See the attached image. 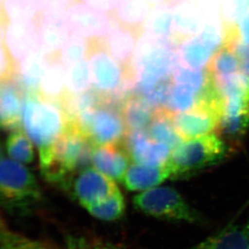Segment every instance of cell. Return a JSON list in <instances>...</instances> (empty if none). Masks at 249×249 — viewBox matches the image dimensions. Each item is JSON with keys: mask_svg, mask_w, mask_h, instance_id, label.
I'll return each instance as SVG.
<instances>
[{"mask_svg": "<svg viewBox=\"0 0 249 249\" xmlns=\"http://www.w3.org/2000/svg\"><path fill=\"white\" fill-rule=\"evenodd\" d=\"M147 2L151 5V6H153V7H155L157 5L160 4V3H163V2H166V0H146Z\"/></svg>", "mask_w": 249, "mask_h": 249, "instance_id": "60d3db41", "label": "cell"}, {"mask_svg": "<svg viewBox=\"0 0 249 249\" xmlns=\"http://www.w3.org/2000/svg\"><path fill=\"white\" fill-rule=\"evenodd\" d=\"M248 249H249V248H248Z\"/></svg>", "mask_w": 249, "mask_h": 249, "instance_id": "f6af8a7d", "label": "cell"}, {"mask_svg": "<svg viewBox=\"0 0 249 249\" xmlns=\"http://www.w3.org/2000/svg\"><path fill=\"white\" fill-rule=\"evenodd\" d=\"M177 49L171 40L141 34L132 59L136 77L133 93L138 94L173 75L178 65Z\"/></svg>", "mask_w": 249, "mask_h": 249, "instance_id": "3957f363", "label": "cell"}, {"mask_svg": "<svg viewBox=\"0 0 249 249\" xmlns=\"http://www.w3.org/2000/svg\"><path fill=\"white\" fill-rule=\"evenodd\" d=\"M150 6L146 0H119L114 18L120 25L140 33L148 19Z\"/></svg>", "mask_w": 249, "mask_h": 249, "instance_id": "cb8c5ba5", "label": "cell"}, {"mask_svg": "<svg viewBox=\"0 0 249 249\" xmlns=\"http://www.w3.org/2000/svg\"><path fill=\"white\" fill-rule=\"evenodd\" d=\"M7 154L13 160L22 164H29L34 160V151L30 138L20 128L12 131L6 142Z\"/></svg>", "mask_w": 249, "mask_h": 249, "instance_id": "83f0119b", "label": "cell"}, {"mask_svg": "<svg viewBox=\"0 0 249 249\" xmlns=\"http://www.w3.org/2000/svg\"><path fill=\"white\" fill-rule=\"evenodd\" d=\"M71 182L73 196L85 208L106 201L117 189L114 180L89 167L78 172Z\"/></svg>", "mask_w": 249, "mask_h": 249, "instance_id": "ba28073f", "label": "cell"}, {"mask_svg": "<svg viewBox=\"0 0 249 249\" xmlns=\"http://www.w3.org/2000/svg\"><path fill=\"white\" fill-rule=\"evenodd\" d=\"M207 70L214 76L215 81L223 80L242 73V63L233 50L222 46L210 60Z\"/></svg>", "mask_w": 249, "mask_h": 249, "instance_id": "4316f807", "label": "cell"}, {"mask_svg": "<svg viewBox=\"0 0 249 249\" xmlns=\"http://www.w3.org/2000/svg\"><path fill=\"white\" fill-rule=\"evenodd\" d=\"M2 10L7 23L34 22L40 17L32 0H3Z\"/></svg>", "mask_w": 249, "mask_h": 249, "instance_id": "4dcf8cb0", "label": "cell"}, {"mask_svg": "<svg viewBox=\"0 0 249 249\" xmlns=\"http://www.w3.org/2000/svg\"><path fill=\"white\" fill-rule=\"evenodd\" d=\"M124 143L131 158L139 165L164 166L171 153L166 144L153 140L145 130L127 131Z\"/></svg>", "mask_w": 249, "mask_h": 249, "instance_id": "8fae6325", "label": "cell"}, {"mask_svg": "<svg viewBox=\"0 0 249 249\" xmlns=\"http://www.w3.org/2000/svg\"><path fill=\"white\" fill-rule=\"evenodd\" d=\"M73 123L94 146L121 143L127 135L121 109L108 104L84 111Z\"/></svg>", "mask_w": 249, "mask_h": 249, "instance_id": "52a82bcc", "label": "cell"}, {"mask_svg": "<svg viewBox=\"0 0 249 249\" xmlns=\"http://www.w3.org/2000/svg\"><path fill=\"white\" fill-rule=\"evenodd\" d=\"M121 111L127 131H138L148 127L156 109L145 99L133 93L124 102Z\"/></svg>", "mask_w": 249, "mask_h": 249, "instance_id": "7402d4cb", "label": "cell"}, {"mask_svg": "<svg viewBox=\"0 0 249 249\" xmlns=\"http://www.w3.org/2000/svg\"><path fill=\"white\" fill-rule=\"evenodd\" d=\"M212 53L203 44L198 35L184 40L177 49L178 65L195 71H202L207 68Z\"/></svg>", "mask_w": 249, "mask_h": 249, "instance_id": "603a6c76", "label": "cell"}, {"mask_svg": "<svg viewBox=\"0 0 249 249\" xmlns=\"http://www.w3.org/2000/svg\"><path fill=\"white\" fill-rule=\"evenodd\" d=\"M151 167L142 165H132L128 168L124 178L127 190L140 191L152 189L169 178L166 167Z\"/></svg>", "mask_w": 249, "mask_h": 249, "instance_id": "ffe728a7", "label": "cell"}, {"mask_svg": "<svg viewBox=\"0 0 249 249\" xmlns=\"http://www.w3.org/2000/svg\"><path fill=\"white\" fill-rule=\"evenodd\" d=\"M83 3L99 12H111L117 6L119 0H83Z\"/></svg>", "mask_w": 249, "mask_h": 249, "instance_id": "8d00e7d4", "label": "cell"}, {"mask_svg": "<svg viewBox=\"0 0 249 249\" xmlns=\"http://www.w3.org/2000/svg\"><path fill=\"white\" fill-rule=\"evenodd\" d=\"M38 19L28 23L6 22L5 29L2 28L4 46L17 63L19 64L34 48L39 45Z\"/></svg>", "mask_w": 249, "mask_h": 249, "instance_id": "4fadbf2b", "label": "cell"}, {"mask_svg": "<svg viewBox=\"0 0 249 249\" xmlns=\"http://www.w3.org/2000/svg\"><path fill=\"white\" fill-rule=\"evenodd\" d=\"M173 6L165 2L153 7L144 24L143 33L153 37L171 40L173 36Z\"/></svg>", "mask_w": 249, "mask_h": 249, "instance_id": "d4e9b609", "label": "cell"}, {"mask_svg": "<svg viewBox=\"0 0 249 249\" xmlns=\"http://www.w3.org/2000/svg\"><path fill=\"white\" fill-rule=\"evenodd\" d=\"M106 13L88 7L85 3H76L69 7L66 20L71 33L87 39H105L112 25Z\"/></svg>", "mask_w": 249, "mask_h": 249, "instance_id": "9c48e42d", "label": "cell"}, {"mask_svg": "<svg viewBox=\"0 0 249 249\" xmlns=\"http://www.w3.org/2000/svg\"><path fill=\"white\" fill-rule=\"evenodd\" d=\"M0 192L2 205L11 214H28L42 199L33 173L20 163L3 156L0 165Z\"/></svg>", "mask_w": 249, "mask_h": 249, "instance_id": "5b68a950", "label": "cell"}, {"mask_svg": "<svg viewBox=\"0 0 249 249\" xmlns=\"http://www.w3.org/2000/svg\"><path fill=\"white\" fill-rule=\"evenodd\" d=\"M41 249H130L124 245L115 244L90 235H71L66 237L63 247L43 242Z\"/></svg>", "mask_w": 249, "mask_h": 249, "instance_id": "1f68e13d", "label": "cell"}, {"mask_svg": "<svg viewBox=\"0 0 249 249\" xmlns=\"http://www.w3.org/2000/svg\"><path fill=\"white\" fill-rule=\"evenodd\" d=\"M194 2H195V1H194Z\"/></svg>", "mask_w": 249, "mask_h": 249, "instance_id": "bcb514c9", "label": "cell"}, {"mask_svg": "<svg viewBox=\"0 0 249 249\" xmlns=\"http://www.w3.org/2000/svg\"><path fill=\"white\" fill-rule=\"evenodd\" d=\"M249 245V221L243 225L230 224L188 249H248Z\"/></svg>", "mask_w": 249, "mask_h": 249, "instance_id": "ac0fdd59", "label": "cell"}, {"mask_svg": "<svg viewBox=\"0 0 249 249\" xmlns=\"http://www.w3.org/2000/svg\"><path fill=\"white\" fill-rule=\"evenodd\" d=\"M148 134L151 138L165 143L174 150L181 141L172 121V112L165 108L157 109L153 120L148 126Z\"/></svg>", "mask_w": 249, "mask_h": 249, "instance_id": "484cf974", "label": "cell"}, {"mask_svg": "<svg viewBox=\"0 0 249 249\" xmlns=\"http://www.w3.org/2000/svg\"><path fill=\"white\" fill-rule=\"evenodd\" d=\"M88 51L89 41L81 36L72 33L61 50L60 58L65 66H69L84 60L85 56L88 55Z\"/></svg>", "mask_w": 249, "mask_h": 249, "instance_id": "e575fe53", "label": "cell"}, {"mask_svg": "<svg viewBox=\"0 0 249 249\" xmlns=\"http://www.w3.org/2000/svg\"><path fill=\"white\" fill-rule=\"evenodd\" d=\"M24 94L16 78L2 80L0 89V121L2 128L19 129L22 122Z\"/></svg>", "mask_w": 249, "mask_h": 249, "instance_id": "2e32d148", "label": "cell"}, {"mask_svg": "<svg viewBox=\"0 0 249 249\" xmlns=\"http://www.w3.org/2000/svg\"><path fill=\"white\" fill-rule=\"evenodd\" d=\"M246 126L247 127L249 126V100H248V109H247V115H246Z\"/></svg>", "mask_w": 249, "mask_h": 249, "instance_id": "b9f144b4", "label": "cell"}, {"mask_svg": "<svg viewBox=\"0 0 249 249\" xmlns=\"http://www.w3.org/2000/svg\"><path fill=\"white\" fill-rule=\"evenodd\" d=\"M94 148L77 125L69 122L55 143L50 162L40 168L43 176L50 183L68 190L76 172L89 167Z\"/></svg>", "mask_w": 249, "mask_h": 249, "instance_id": "7a4b0ae2", "label": "cell"}, {"mask_svg": "<svg viewBox=\"0 0 249 249\" xmlns=\"http://www.w3.org/2000/svg\"><path fill=\"white\" fill-rule=\"evenodd\" d=\"M209 73L207 68L202 71H195L178 65L173 73V79L174 84L187 87L197 96L204 87Z\"/></svg>", "mask_w": 249, "mask_h": 249, "instance_id": "836d02e7", "label": "cell"}, {"mask_svg": "<svg viewBox=\"0 0 249 249\" xmlns=\"http://www.w3.org/2000/svg\"><path fill=\"white\" fill-rule=\"evenodd\" d=\"M198 36L212 52L219 50L223 46L224 37V24L221 15L206 16L204 26Z\"/></svg>", "mask_w": 249, "mask_h": 249, "instance_id": "d6a6232c", "label": "cell"}, {"mask_svg": "<svg viewBox=\"0 0 249 249\" xmlns=\"http://www.w3.org/2000/svg\"><path fill=\"white\" fill-rule=\"evenodd\" d=\"M61 1H62V2H65V3H66L67 5L71 4V2H73L74 0H61Z\"/></svg>", "mask_w": 249, "mask_h": 249, "instance_id": "ee69618b", "label": "cell"}, {"mask_svg": "<svg viewBox=\"0 0 249 249\" xmlns=\"http://www.w3.org/2000/svg\"><path fill=\"white\" fill-rule=\"evenodd\" d=\"M66 92V66L59 56H50L40 82V94L59 103Z\"/></svg>", "mask_w": 249, "mask_h": 249, "instance_id": "44dd1931", "label": "cell"}, {"mask_svg": "<svg viewBox=\"0 0 249 249\" xmlns=\"http://www.w3.org/2000/svg\"><path fill=\"white\" fill-rule=\"evenodd\" d=\"M229 151L225 141L214 132L181 141L171 151L165 166L169 178H181L217 165L227 158Z\"/></svg>", "mask_w": 249, "mask_h": 249, "instance_id": "277c9868", "label": "cell"}, {"mask_svg": "<svg viewBox=\"0 0 249 249\" xmlns=\"http://www.w3.org/2000/svg\"><path fill=\"white\" fill-rule=\"evenodd\" d=\"M68 123L58 102L45 99L40 94L24 97L22 124L27 135L39 149L40 168L50 162L55 143Z\"/></svg>", "mask_w": 249, "mask_h": 249, "instance_id": "6da1fadb", "label": "cell"}, {"mask_svg": "<svg viewBox=\"0 0 249 249\" xmlns=\"http://www.w3.org/2000/svg\"><path fill=\"white\" fill-rule=\"evenodd\" d=\"M236 25L240 41L245 45H249V9L241 17Z\"/></svg>", "mask_w": 249, "mask_h": 249, "instance_id": "74e56055", "label": "cell"}, {"mask_svg": "<svg viewBox=\"0 0 249 249\" xmlns=\"http://www.w3.org/2000/svg\"><path fill=\"white\" fill-rule=\"evenodd\" d=\"M86 209L92 216L105 221H114L124 215L125 211V201L120 189L115 190L110 197L99 203L87 207Z\"/></svg>", "mask_w": 249, "mask_h": 249, "instance_id": "f1b7e54d", "label": "cell"}, {"mask_svg": "<svg viewBox=\"0 0 249 249\" xmlns=\"http://www.w3.org/2000/svg\"><path fill=\"white\" fill-rule=\"evenodd\" d=\"M242 63V73L245 74L249 80V52L245 57L241 59Z\"/></svg>", "mask_w": 249, "mask_h": 249, "instance_id": "ab89813d", "label": "cell"}, {"mask_svg": "<svg viewBox=\"0 0 249 249\" xmlns=\"http://www.w3.org/2000/svg\"><path fill=\"white\" fill-rule=\"evenodd\" d=\"M249 9V0H220V14L225 24H237Z\"/></svg>", "mask_w": 249, "mask_h": 249, "instance_id": "d590c367", "label": "cell"}, {"mask_svg": "<svg viewBox=\"0 0 249 249\" xmlns=\"http://www.w3.org/2000/svg\"><path fill=\"white\" fill-rule=\"evenodd\" d=\"M183 1H195V0H166V2H169L170 4H174L177 2H183Z\"/></svg>", "mask_w": 249, "mask_h": 249, "instance_id": "7bdbcfd3", "label": "cell"}, {"mask_svg": "<svg viewBox=\"0 0 249 249\" xmlns=\"http://www.w3.org/2000/svg\"><path fill=\"white\" fill-rule=\"evenodd\" d=\"M173 6L172 41L177 47L189 38L199 35L204 26L205 15L193 1L177 2Z\"/></svg>", "mask_w": 249, "mask_h": 249, "instance_id": "7c38bea8", "label": "cell"}, {"mask_svg": "<svg viewBox=\"0 0 249 249\" xmlns=\"http://www.w3.org/2000/svg\"><path fill=\"white\" fill-rule=\"evenodd\" d=\"M66 66V89L70 94H80L91 84L89 61L87 60Z\"/></svg>", "mask_w": 249, "mask_h": 249, "instance_id": "f546056e", "label": "cell"}, {"mask_svg": "<svg viewBox=\"0 0 249 249\" xmlns=\"http://www.w3.org/2000/svg\"><path fill=\"white\" fill-rule=\"evenodd\" d=\"M172 121L183 141L214 133L223 122V116L208 109L195 107L188 111L172 112Z\"/></svg>", "mask_w": 249, "mask_h": 249, "instance_id": "30bf717a", "label": "cell"}, {"mask_svg": "<svg viewBox=\"0 0 249 249\" xmlns=\"http://www.w3.org/2000/svg\"><path fill=\"white\" fill-rule=\"evenodd\" d=\"M133 204L139 212L149 216L171 221L200 223L199 213L170 187H157L136 195Z\"/></svg>", "mask_w": 249, "mask_h": 249, "instance_id": "8992f818", "label": "cell"}, {"mask_svg": "<svg viewBox=\"0 0 249 249\" xmlns=\"http://www.w3.org/2000/svg\"><path fill=\"white\" fill-rule=\"evenodd\" d=\"M138 32L131 28L112 25L110 33L105 38L109 52L124 66H130L137 47Z\"/></svg>", "mask_w": 249, "mask_h": 249, "instance_id": "d6986e66", "label": "cell"}, {"mask_svg": "<svg viewBox=\"0 0 249 249\" xmlns=\"http://www.w3.org/2000/svg\"><path fill=\"white\" fill-rule=\"evenodd\" d=\"M49 58L39 44L19 62L16 79L24 97L40 94V82Z\"/></svg>", "mask_w": 249, "mask_h": 249, "instance_id": "9a60e30c", "label": "cell"}, {"mask_svg": "<svg viewBox=\"0 0 249 249\" xmlns=\"http://www.w3.org/2000/svg\"><path fill=\"white\" fill-rule=\"evenodd\" d=\"M32 2L38 12L41 13L50 5V2H52V0H32Z\"/></svg>", "mask_w": 249, "mask_h": 249, "instance_id": "f35d334b", "label": "cell"}, {"mask_svg": "<svg viewBox=\"0 0 249 249\" xmlns=\"http://www.w3.org/2000/svg\"><path fill=\"white\" fill-rule=\"evenodd\" d=\"M130 156L124 143L94 146L92 162L99 171L115 181H121L129 165Z\"/></svg>", "mask_w": 249, "mask_h": 249, "instance_id": "5bb4252c", "label": "cell"}, {"mask_svg": "<svg viewBox=\"0 0 249 249\" xmlns=\"http://www.w3.org/2000/svg\"><path fill=\"white\" fill-rule=\"evenodd\" d=\"M71 31L66 18L42 17L38 19L39 44L48 56H57L58 52L71 37Z\"/></svg>", "mask_w": 249, "mask_h": 249, "instance_id": "e0dca14e", "label": "cell"}]
</instances>
